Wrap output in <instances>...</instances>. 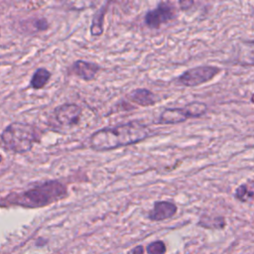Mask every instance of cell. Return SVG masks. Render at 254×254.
<instances>
[{
  "label": "cell",
  "instance_id": "2e32d148",
  "mask_svg": "<svg viewBox=\"0 0 254 254\" xmlns=\"http://www.w3.org/2000/svg\"><path fill=\"white\" fill-rule=\"evenodd\" d=\"M179 4H180V8L182 10H188L193 5V1H186L185 0V1H180Z\"/></svg>",
  "mask_w": 254,
  "mask_h": 254
},
{
  "label": "cell",
  "instance_id": "e0dca14e",
  "mask_svg": "<svg viewBox=\"0 0 254 254\" xmlns=\"http://www.w3.org/2000/svg\"><path fill=\"white\" fill-rule=\"evenodd\" d=\"M144 248L142 246H137L132 250V254H143Z\"/></svg>",
  "mask_w": 254,
  "mask_h": 254
},
{
  "label": "cell",
  "instance_id": "7c38bea8",
  "mask_svg": "<svg viewBox=\"0 0 254 254\" xmlns=\"http://www.w3.org/2000/svg\"><path fill=\"white\" fill-rule=\"evenodd\" d=\"M109 5V2H105L103 6L94 14L91 25H90V34L94 37L100 36L103 33V21H104V16L107 10V7Z\"/></svg>",
  "mask_w": 254,
  "mask_h": 254
},
{
  "label": "cell",
  "instance_id": "5bb4252c",
  "mask_svg": "<svg viewBox=\"0 0 254 254\" xmlns=\"http://www.w3.org/2000/svg\"><path fill=\"white\" fill-rule=\"evenodd\" d=\"M148 254H165L166 246L163 241H155L147 246Z\"/></svg>",
  "mask_w": 254,
  "mask_h": 254
},
{
  "label": "cell",
  "instance_id": "7a4b0ae2",
  "mask_svg": "<svg viewBox=\"0 0 254 254\" xmlns=\"http://www.w3.org/2000/svg\"><path fill=\"white\" fill-rule=\"evenodd\" d=\"M66 196L67 189L64 184L57 180H49L33 184L27 190L8 193L0 199V205L38 208L55 203Z\"/></svg>",
  "mask_w": 254,
  "mask_h": 254
},
{
  "label": "cell",
  "instance_id": "9a60e30c",
  "mask_svg": "<svg viewBox=\"0 0 254 254\" xmlns=\"http://www.w3.org/2000/svg\"><path fill=\"white\" fill-rule=\"evenodd\" d=\"M32 25L36 31H46L49 29V23L46 18H35Z\"/></svg>",
  "mask_w": 254,
  "mask_h": 254
},
{
  "label": "cell",
  "instance_id": "277c9868",
  "mask_svg": "<svg viewBox=\"0 0 254 254\" xmlns=\"http://www.w3.org/2000/svg\"><path fill=\"white\" fill-rule=\"evenodd\" d=\"M207 111V106L203 102L194 101L185 105L184 107L166 108L160 114L155 122L160 125H173L187 121L190 118H198L203 116Z\"/></svg>",
  "mask_w": 254,
  "mask_h": 254
},
{
  "label": "cell",
  "instance_id": "3957f363",
  "mask_svg": "<svg viewBox=\"0 0 254 254\" xmlns=\"http://www.w3.org/2000/svg\"><path fill=\"white\" fill-rule=\"evenodd\" d=\"M40 140L38 129L28 123H10L0 135V145L15 154H24L34 147Z\"/></svg>",
  "mask_w": 254,
  "mask_h": 254
},
{
  "label": "cell",
  "instance_id": "52a82bcc",
  "mask_svg": "<svg viewBox=\"0 0 254 254\" xmlns=\"http://www.w3.org/2000/svg\"><path fill=\"white\" fill-rule=\"evenodd\" d=\"M82 109L76 103H64L53 111V117L62 127H71L79 122Z\"/></svg>",
  "mask_w": 254,
  "mask_h": 254
},
{
  "label": "cell",
  "instance_id": "ba28073f",
  "mask_svg": "<svg viewBox=\"0 0 254 254\" xmlns=\"http://www.w3.org/2000/svg\"><path fill=\"white\" fill-rule=\"evenodd\" d=\"M178 210L177 205L168 200H159L154 203L152 210L149 212V218L153 221H161L173 217Z\"/></svg>",
  "mask_w": 254,
  "mask_h": 254
},
{
  "label": "cell",
  "instance_id": "30bf717a",
  "mask_svg": "<svg viewBox=\"0 0 254 254\" xmlns=\"http://www.w3.org/2000/svg\"><path fill=\"white\" fill-rule=\"evenodd\" d=\"M128 98L143 107H147V106H153L157 103L158 98L156 96V94H154L151 90L147 89V88H136L133 89L129 94H128Z\"/></svg>",
  "mask_w": 254,
  "mask_h": 254
},
{
  "label": "cell",
  "instance_id": "8992f818",
  "mask_svg": "<svg viewBox=\"0 0 254 254\" xmlns=\"http://www.w3.org/2000/svg\"><path fill=\"white\" fill-rule=\"evenodd\" d=\"M176 15V9L172 4L161 2L145 14L144 23L150 29H159L163 24L174 20Z\"/></svg>",
  "mask_w": 254,
  "mask_h": 254
},
{
  "label": "cell",
  "instance_id": "6da1fadb",
  "mask_svg": "<svg viewBox=\"0 0 254 254\" xmlns=\"http://www.w3.org/2000/svg\"><path fill=\"white\" fill-rule=\"evenodd\" d=\"M151 135L152 130L149 126L138 120H133L93 132L89 137V146L94 151H110L137 144Z\"/></svg>",
  "mask_w": 254,
  "mask_h": 254
},
{
  "label": "cell",
  "instance_id": "8fae6325",
  "mask_svg": "<svg viewBox=\"0 0 254 254\" xmlns=\"http://www.w3.org/2000/svg\"><path fill=\"white\" fill-rule=\"evenodd\" d=\"M234 196L241 202L254 203V177L239 185L235 190Z\"/></svg>",
  "mask_w": 254,
  "mask_h": 254
},
{
  "label": "cell",
  "instance_id": "5b68a950",
  "mask_svg": "<svg viewBox=\"0 0 254 254\" xmlns=\"http://www.w3.org/2000/svg\"><path fill=\"white\" fill-rule=\"evenodd\" d=\"M220 71L221 68L216 65H198L187 69L177 78V81L187 87H195L210 81Z\"/></svg>",
  "mask_w": 254,
  "mask_h": 254
},
{
  "label": "cell",
  "instance_id": "9c48e42d",
  "mask_svg": "<svg viewBox=\"0 0 254 254\" xmlns=\"http://www.w3.org/2000/svg\"><path fill=\"white\" fill-rule=\"evenodd\" d=\"M100 66L95 63H90L82 60L75 61L70 66V71L77 77L83 80H92L98 73Z\"/></svg>",
  "mask_w": 254,
  "mask_h": 254
},
{
  "label": "cell",
  "instance_id": "ac0fdd59",
  "mask_svg": "<svg viewBox=\"0 0 254 254\" xmlns=\"http://www.w3.org/2000/svg\"><path fill=\"white\" fill-rule=\"evenodd\" d=\"M2 160H3V158H2V156H1V155H0V163H1V162H2Z\"/></svg>",
  "mask_w": 254,
  "mask_h": 254
},
{
  "label": "cell",
  "instance_id": "4fadbf2b",
  "mask_svg": "<svg viewBox=\"0 0 254 254\" xmlns=\"http://www.w3.org/2000/svg\"><path fill=\"white\" fill-rule=\"evenodd\" d=\"M51 71H49L45 67H39L35 70L33 73L31 80H30V85L33 89H42L44 88L47 83L49 82L51 78Z\"/></svg>",
  "mask_w": 254,
  "mask_h": 254
}]
</instances>
